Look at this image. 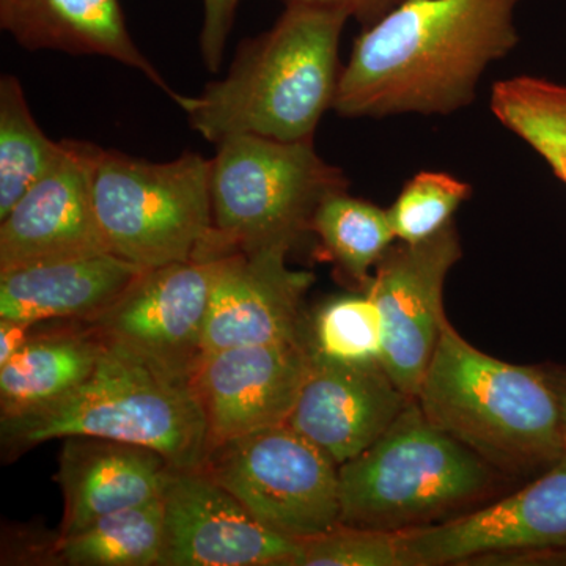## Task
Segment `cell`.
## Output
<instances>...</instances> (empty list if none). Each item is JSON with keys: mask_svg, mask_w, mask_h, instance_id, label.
<instances>
[{"mask_svg": "<svg viewBox=\"0 0 566 566\" xmlns=\"http://www.w3.org/2000/svg\"><path fill=\"white\" fill-rule=\"evenodd\" d=\"M416 401L434 427L491 468L545 472L566 455L564 416L547 370L480 352L449 322Z\"/></svg>", "mask_w": 566, "mask_h": 566, "instance_id": "3", "label": "cell"}, {"mask_svg": "<svg viewBox=\"0 0 566 566\" xmlns=\"http://www.w3.org/2000/svg\"><path fill=\"white\" fill-rule=\"evenodd\" d=\"M521 0H403L354 41L333 109L345 118L450 115L517 44Z\"/></svg>", "mask_w": 566, "mask_h": 566, "instance_id": "1", "label": "cell"}, {"mask_svg": "<svg viewBox=\"0 0 566 566\" xmlns=\"http://www.w3.org/2000/svg\"><path fill=\"white\" fill-rule=\"evenodd\" d=\"M461 255L452 222L422 243L392 245L365 286L381 318L382 367L412 400L449 322L446 279Z\"/></svg>", "mask_w": 566, "mask_h": 566, "instance_id": "11", "label": "cell"}, {"mask_svg": "<svg viewBox=\"0 0 566 566\" xmlns=\"http://www.w3.org/2000/svg\"><path fill=\"white\" fill-rule=\"evenodd\" d=\"M240 0H203V25L200 33V51L205 66L218 73L223 61L227 41L234 24Z\"/></svg>", "mask_w": 566, "mask_h": 566, "instance_id": "28", "label": "cell"}, {"mask_svg": "<svg viewBox=\"0 0 566 566\" xmlns=\"http://www.w3.org/2000/svg\"><path fill=\"white\" fill-rule=\"evenodd\" d=\"M348 186L345 174L316 153L314 139L226 137L211 158L212 232L197 256L268 245L293 249L312 233L324 197Z\"/></svg>", "mask_w": 566, "mask_h": 566, "instance_id": "6", "label": "cell"}, {"mask_svg": "<svg viewBox=\"0 0 566 566\" xmlns=\"http://www.w3.org/2000/svg\"><path fill=\"white\" fill-rule=\"evenodd\" d=\"M200 468L286 538L305 542L340 526L338 465L290 424L212 446Z\"/></svg>", "mask_w": 566, "mask_h": 566, "instance_id": "8", "label": "cell"}, {"mask_svg": "<svg viewBox=\"0 0 566 566\" xmlns=\"http://www.w3.org/2000/svg\"><path fill=\"white\" fill-rule=\"evenodd\" d=\"M104 342L92 327L33 335L0 365V416L61 400L95 370Z\"/></svg>", "mask_w": 566, "mask_h": 566, "instance_id": "20", "label": "cell"}, {"mask_svg": "<svg viewBox=\"0 0 566 566\" xmlns=\"http://www.w3.org/2000/svg\"><path fill=\"white\" fill-rule=\"evenodd\" d=\"M491 111L509 132L526 142L566 185V85L542 77L495 82Z\"/></svg>", "mask_w": 566, "mask_h": 566, "instance_id": "24", "label": "cell"}, {"mask_svg": "<svg viewBox=\"0 0 566 566\" xmlns=\"http://www.w3.org/2000/svg\"><path fill=\"white\" fill-rule=\"evenodd\" d=\"M55 557L71 566H163L166 515L163 497L59 535Z\"/></svg>", "mask_w": 566, "mask_h": 566, "instance_id": "21", "label": "cell"}, {"mask_svg": "<svg viewBox=\"0 0 566 566\" xmlns=\"http://www.w3.org/2000/svg\"><path fill=\"white\" fill-rule=\"evenodd\" d=\"M471 196V186L453 175L417 174L387 210L398 243L417 244L436 237Z\"/></svg>", "mask_w": 566, "mask_h": 566, "instance_id": "26", "label": "cell"}, {"mask_svg": "<svg viewBox=\"0 0 566 566\" xmlns=\"http://www.w3.org/2000/svg\"><path fill=\"white\" fill-rule=\"evenodd\" d=\"M301 546L297 566H408L400 532L338 526Z\"/></svg>", "mask_w": 566, "mask_h": 566, "instance_id": "27", "label": "cell"}, {"mask_svg": "<svg viewBox=\"0 0 566 566\" xmlns=\"http://www.w3.org/2000/svg\"><path fill=\"white\" fill-rule=\"evenodd\" d=\"M0 28L29 51L111 59L139 71L177 98L178 93L134 43L120 0H0Z\"/></svg>", "mask_w": 566, "mask_h": 566, "instance_id": "18", "label": "cell"}, {"mask_svg": "<svg viewBox=\"0 0 566 566\" xmlns=\"http://www.w3.org/2000/svg\"><path fill=\"white\" fill-rule=\"evenodd\" d=\"M63 147L61 161L0 219V273L109 252L93 203L95 144Z\"/></svg>", "mask_w": 566, "mask_h": 566, "instance_id": "14", "label": "cell"}, {"mask_svg": "<svg viewBox=\"0 0 566 566\" xmlns=\"http://www.w3.org/2000/svg\"><path fill=\"white\" fill-rule=\"evenodd\" d=\"M63 140L44 134L33 117L21 81L0 77V219L61 161Z\"/></svg>", "mask_w": 566, "mask_h": 566, "instance_id": "23", "label": "cell"}, {"mask_svg": "<svg viewBox=\"0 0 566 566\" xmlns=\"http://www.w3.org/2000/svg\"><path fill=\"white\" fill-rule=\"evenodd\" d=\"M33 324L17 319L0 318V365L20 352L25 342L32 337Z\"/></svg>", "mask_w": 566, "mask_h": 566, "instance_id": "30", "label": "cell"}, {"mask_svg": "<svg viewBox=\"0 0 566 566\" xmlns=\"http://www.w3.org/2000/svg\"><path fill=\"white\" fill-rule=\"evenodd\" d=\"M211 159L151 163L95 145L92 193L107 249L142 270L196 259L212 232Z\"/></svg>", "mask_w": 566, "mask_h": 566, "instance_id": "7", "label": "cell"}, {"mask_svg": "<svg viewBox=\"0 0 566 566\" xmlns=\"http://www.w3.org/2000/svg\"><path fill=\"white\" fill-rule=\"evenodd\" d=\"M286 245L219 256L203 353L300 340L301 305L314 274L289 266Z\"/></svg>", "mask_w": 566, "mask_h": 566, "instance_id": "15", "label": "cell"}, {"mask_svg": "<svg viewBox=\"0 0 566 566\" xmlns=\"http://www.w3.org/2000/svg\"><path fill=\"white\" fill-rule=\"evenodd\" d=\"M403 0H283L286 6L315 7L342 11L348 18L363 22L365 28L385 17Z\"/></svg>", "mask_w": 566, "mask_h": 566, "instance_id": "29", "label": "cell"}, {"mask_svg": "<svg viewBox=\"0 0 566 566\" xmlns=\"http://www.w3.org/2000/svg\"><path fill=\"white\" fill-rule=\"evenodd\" d=\"M142 271L111 252L6 271L0 273V318L33 326L85 322L109 307Z\"/></svg>", "mask_w": 566, "mask_h": 566, "instance_id": "19", "label": "cell"}, {"mask_svg": "<svg viewBox=\"0 0 566 566\" xmlns=\"http://www.w3.org/2000/svg\"><path fill=\"white\" fill-rule=\"evenodd\" d=\"M312 352L342 364L381 363L382 329L378 308L367 293L327 301L315 316Z\"/></svg>", "mask_w": 566, "mask_h": 566, "instance_id": "25", "label": "cell"}, {"mask_svg": "<svg viewBox=\"0 0 566 566\" xmlns=\"http://www.w3.org/2000/svg\"><path fill=\"white\" fill-rule=\"evenodd\" d=\"M551 382L556 389L558 401H560L562 416H564L565 433H566V368H551L547 370Z\"/></svg>", "mask_w": 566, "mask_h": 566, "instance_id": "31", "label": "cell"}, {"mask_svg": "<svg viewBox=\"0 0 566 566\" xmlns=\"http://www.w3.org/2000/svg\"><path fill=\"white\" fill-rule=\"evenodd\" d=\"M218 262L205 256L144 270L109 307L82 324L106 344L191 379L203 354Z\"/></svg>", "mask_w": 566, "mask_h": 566, "instance_id": "10", "label": "cell"}, {"mask_svg": "<svg viewBox=\"0 0 566 566\" xmlns=\"http://www.w3.org/2000/svg\"><path fill=\"white\" fill-rule=\"evenodd\" d=\"M411 401L381 363H333L312 352L286 424L340 468L374 446Z\"/></svg>", "mask_w": 566, "mask_h": 566, "instance_id": "16", "label": "cell"}, {"mask_svg": "<svg viewBox=\"0 0 566 566\" xmlns=\"http://www.w3.org/2000/svg\"><path fill=\"white\" fill-rule=\"evenodd\" d=\"M312 233L319 251L349 279L367 286L370 271L392 248L395 237L389 212L378 205L349 196L348 189L331 192L316 208Z\"/></svg>", "mask_w": 566, "mask_h": 566, "instance_id": "22", "label": "cell"}, {"mask_svg": "<svg viewBox=\"0 0 566 566\" xmlns=\"http://www.w3.org/2000/svg\"><path fill=\"white\" fill-rule=\"evenodd\" d=\"M163 501V566H297L301 542L260 523L202 468L172 469Z\"/></svg>", "mask_w": 566, "mask_h": 566, "instance_id": "12", "label": "cell"}, {"mask_svg": "<svg viewBox=\"0 0 566 566\" xmlns=\"http://www.w3.org/2000/svg\"><path fill=\"white\" fill-rule=\"evenodd\" d=\"M312 349L304 338L203 353L191 386L208 427V450L238 436L286 423Z\"/></svg>", "mask_w": 566, "mask_h": 566, "instance_id": "13", "label": "cell"}, {"mask_svg": "<svg viewBox=\"0 0 566 566\" xmlns=\"http://www.w3.org/2000/svg\"><path fill=\"white\" fill-rule=\"evenodd\" d=\"M69 436L148 447L174 469L200 468L208 452L207 419L191 379L106 342L95 370L73 392L0 416L3 450L13 455Z\"/></svg>", "mask_w": 566, "mask_h": 566, "instance_id": "4", "label": "cell"}, {"mask_svg": "<svg viewBox=\"0 0 566 566\" xmlns=\"http://www.w3.org/2000/svg\"><path fill=\"white\" fill-rule=\"evenodd\" d=\"M400 535L408 566L566 560V455L502 501Z\"/></svg>", "mask_w": 566, "mask_h": 566, "instance_id": "9", "label": "cell"}, {"mask_svg": "<svg viewBox=\"0 0 566 566\" xmlns=\"http://www.w3.org/2000/svg\"><path fill=\"white\" fill-rule=\"evenodd\" d=\"M482 458L434 427L416 400L374 446L338 468L340 526L405 532L486 493Z\"/></svg>", "mask_w": 566, "mask_h": 566, "instance_id": "5", "label": "cell"}, {"mask_svg": "<svg viewBox=\"0 0 566 566\" xmlns=\"http://www.w3.org/2000/svg\"><path fill=\"white\" fill-rule=\"evenodd\" d=\"M172 469L166 457L148 447L95 436L63 438L55 474L65 506L61 535L163 497Z\"/></svg>", "mask_w": 566, "mask_h": 566, "instance_id": "17", "label": "cell"}, {"mask_svg": "<svg viewBox=\"0 0 566 566\" xmlns=\"http://www.w3.org/2000/svg\"><path fill=\"white\" fill-rule=\"evenodd\" d=\"M342 11L286 6L270 31L244 40L229 73L175 103L193 132L218 144L238 134L282 142L314 139L333 109L340 65Z\"/></svg>", "mask_w": 566, "mask_h": 566, "instance_id": "2", "label": "cell"}]
</instances>
